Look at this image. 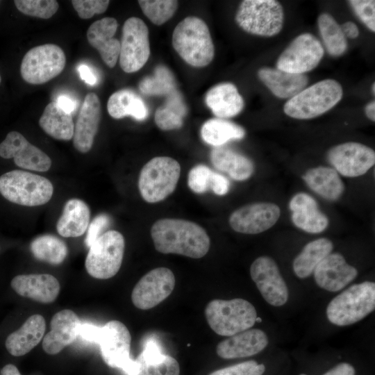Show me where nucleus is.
Wrapping results in <instances>:
<instances>
[{
	"label": "nucleus",
	"mask_w": 375,
	"mask_h": 375,
	"mask_svg": "<svg viewBox=\"0 0 375 375\" xmlns=\"http://www.w3.org/2000/svg\"><path fill=\"white\" fill-rule=\"evenodd\" d=\"M317 24L323 43L332 56L342 55L347 49V42L341 26L328 13L321 14Z\"/></svg>",
	"instance_id": "39"
},
{
	"label": "nucleus",
	"mask_w": 375,
	"mask_h": 375,
	"mask_svg": "<svg viewBox=\"0 0 375 375\" xmlns=\"http://www.w3.org/2000/svg\"><path fill=\"white\" fill-rule=\"evenodd\" d=\"M30 250L38 260L52 265L62 263L68 253L65 242L51 234L35 238L31 243Z\"/></svg>",
	"instance_id": "38"
},
{
	"label": "nucleus",
	"mask_w": 375,
	"mask_h": 375,
	"mask_svg": "<svg viewBox=\"0 0 375 375\" xmlns=\"http://www.w3.org/2000/svg\"><path fill=\"white\" fill-rule=\"evenodd\" d=\"M107 110L115 119L131 116L141 121L148 115L144 101L135 92L128 89H122L111 94L108 100Z\"/></svg>",
	"instance_id": "33"
},
{
	"label": "nucleus",
	"mask_w": 375,
	"mask_h": 375,
	"mask_svg": "<svg viewBox=\"0 0 375 375\" xmlns=\"http://www.w3.org/2000/svg\"><path fill=\"white\" fill-rule=\"evenodd\" d=\"M1 74H0V83H1Z\"/></svg>",
	"instance_id": "58"
},
{
	"label": "nucleus",
	"mask_w": 375,
	"mask_h": 375,
	"mask_svg": "<svg viewBox=\"0 0 375 375\" xmlns=\"http://www.w3.org/2000/svg\"><path fill=\"white\" fill-rule=\"evenodd\" d=\"M342 95V88L338 82L333 79L322 80L290 99L283 110L288 116L295 119L315 118L334 107Z\"/></svg>",
	"instance_id": "3"
},
{
	"label": "nucleus",
	"mask_w": 375,
	"mask_h": 375,
	"mask_svg": "<svg viewBox=\"0 0 375 375\" xmlns=\"http://www.w3.org/2000/svg\"><path fill=\"white\" fill-rule=\"evenodd\" d=\"M204 312L211 329L219 335L228 337L249 329L257 317L254 306L239 298L212 300Z\"/></svg>",
	"instance_id": "5"
},
{
	"label": "nucleus",
	"mask_w": 375,
	"mask_h": 375,
	"mask_svg": "<svg viewBox=\"0 0 375 375\" xmlns=\"http://www.w3.org/2000/svg\"><path fill=\"white\" fill-rule=\"evenodd\" d=\"M151 235L158 251L192 258L204 256L210 244L209 236L201 226L185 219H159L153 224Z\"/></svg>",
	"instance_id": "1"
},
{
	"label": "nucleus",
	"mask_w": 375,
	"mask_h": 375,
	"mask_svg": "<svg viewBox=\"0 0 375 375\" xmlns=\"http://www.w3.org/2000/svg\"><path fill=\"white\" fill-rule=\"evenodd\" d=\"M300 375H307V374H301Z\"/></svg>",
	"instance_id": "59"
},
{
	"label": "nucleus",
	"mask_w": 375,
	"mask_h": 375,
	"mask_svg": "<svg viewBox=\"0 0 375 375\" xmlns=\"http://www.w3.org/2000/svg\"><path fill=\"white\" fill-rule=\"evenodd\" d=\"M230 188L229 181L223 175L212 172L209 189L217 195L226 194Z\"/></svg>",
	"instance_id": "48"
},
{
	"label": "nucleus",
	"mask_w": 375,
	"mask_h": 375,
	"mask_svg": "<svg viewBox=\"0 0 375 375\" xmlns=\"http://www.w3.org/2000/svg\"><path fill=\"white\" fill-rule=\"evenodd\" d=\"M353 10L362 22L372 31H375V1L372 0H351Z\"/></svg>",
	"instance_id": "46"
},
{
	"label": "nucleus",
	"mask_w": 375,
	"mask_h": 375,
	"mask_svg": "<svg viewBox=\"0 0 375 375\" xmlns=\"http://www.w3.org/2000/svg\"><path fill=\"white\" fill-rule=\"evenodd\" d=\"M56 102L67 113L72 115L76 109V102L68 96L60 95L57 98Z\"/></svg>",
	"instance_id": "52"
},
{
	"label": "nucleus",
	"mask_w": 375,
	"mask_h": 375,
	"mask_svg": "<svg viewBox=\"0 0 375 375\" xmlns=\"http://www.w3.org/2000/svg\"><path fill=\"white\" fill-rule=\"evenodd\" d=\"M212 170L206 165H198L188 174L189 188L195 193L201 194L209 190Z\"/></svg>",
	"instance_id": "43"
},
{
	"label": "nucleus",
	"mask_w": 375,
	"mask_h": 375,
	"mask_svg": "<svg viewBox=\"0 0 375 375\" xmlns=\"http://www.w3.org/2000/svg\"><path fill=\"white\" fill-rule=\"evenodd\" d=\"M250 275L264 299L274 306H281L288 299V286L275 261L263 256L250 267Z\"/></svg>",
	"instance_id": "16"
},
{
	"label": "nucleus",
	"mask_w": 375,
	"mask_h": 375,
	"mask_svg": "<svg viewBox=\"0 0 375 375\" xmlns=\"http://www.w3.org/2000/svg\"><path fill=\"white\" fill-rule=\"evenodd\" d=\"M303 178L312 191L329 201L338 200L344 190L338 173L331 167L319 166L310 169Z\"/></svg>",
	"instance_id": "32"
},
{
	"label": "nucleus",
	"mask_w": 375,
	"mask_h": 375,
	"mask_svg": "<svg viewBox=\"0 0 375 375\" xmlns=\"http://www.w3.org/2000/svg\"><path fill=\"white\" fill-rule=\"evenodd\" d=\"M39 125L47 134L56 140H70L73 138L74 124L72 115L65 112L56 101L47 105Z\"/></svg>",
	"instance_id": "34"
},
{
	"label": "nucleus",
	"mask_w": 375,
	"mask_h": 375,
	"mask_svg": "<svg viewBox=\"0 0 375 375\" xmlns=\"http://www.w3.org/2000/svg\"><path fill=\"white\" fill-rule=\"evenodd\" d=\"M210 160L216 169L227 173L235 181L248 179L254 171L249 158L224 146L216 147L211 151Z\"/></svg>",
	"instance_id": "30"
},
{
	"label": "nucleus",
	"mask_w": 375,
	"mask_h": 375,
	"mask_svg": "<svg viewBox=\"0 0 375 375\" xmlns=\"http://www.w3.org/2000/svg\"><path fill=\"white\" fill-rule=\"evenodd\" d=\"M14 3L23 14L46 19L51 18L59 7L56 0H15Z\"/></svg>",
	"instance_id": "42"
},
{
	"label": "nucleus",
	"mask_w": 375,
	"mask_h": 375,
	"mask_svg": "<svg viewBox=\"0 0 375 375\" xmlns=\"http://www.w3.org/2000/svg\"><path fill=\"white\" fill-rule=\"evenodd\" d=\"M101 332V327L86 323L81 324L78 335L87 341L98 343Z\"/></svg>",
	"instance_id": "49"
},
{
	"label": "nucleus",
	"mask_w": 375,
	"mask_h": 375,
	"mask_svg": "<svg viewBox=\"0 0 375 375\" xmlns=\"http://www.w3.org/2000/svg\"><path fill=\"white\" fill-rule=\"evenodd\" d=\"M72 4L80 18L88 19L95 14L103 13L108 8V0H72Z\"/></svg>",
	"instance_id": "44"
},
{
	"label": "nucleus",
	"mask_w": 375,
	"mask_h": 375,
	"mask_svg": "<svg viewBox=\"0 0 375 375\" xmlns=\"http://www.w3.org/2000/svg\"><path fill=\"white\" fill-rule=\"evenodd\" d=\"M340 26L345 37L354 39L359 35L358 26L352 22H347Z\"/></svg>",
	"instance_id": "53"
},
{
	"label": "nucleus",
	"mask_w": 375,
	"mask_h": 375,
	"mask_svg": "<svg viewBox=\"0 0 375 375\" xmlns=\"http://www.w3.org/2000/svg\"><path fill=\"white\" fill-rule=\"evenodd\" d=\"M327 159L334 169L346 177L365 174L375 163V152L358 142H348L329 149Z\"/></svg>",
	"instance_id": "15"
},
{
	"label": "nucleus",
	"mask_w": 375,
	"mask_h": 375,
	"mask_svg": "<svg viewBox=\"0 0 375 375\" xmlns=\"http://www.w3.org/2000/svg\"><path fill=\"white\" fill-rule=\"evenodd\" d=\"M90 219V210L86 203L78 199H71L65 203L62 214L57 222V231L65 238L79 237L86 231Z\"/></svg>",
	"instance_id": "31"
},
{
	"label": "nucleus",
	"mask_w": 375,
	"mask_h": 375,
	"mask_svg": "<svg viewBox=\"0 0 375 375\" xmlns=\"http://www.w3.org/2000/svg\"><path fill=\"white\" fill-rule=\"evenodd\" d=\"M258 76L276 97L281 99H291L306 88L308 83L305 74L268 67L260 68Z\"/></svg>",
	"instance_id": "27"
},
{
	"label": "nucleus",
	"mask_w": 375,
	"mask_h": 375,
	"mask_svg": "<svg viewBox=\"0 0 375 375\" xmlns=\"http://www.w3.org/2000/svg\"><path fill=\"white\" fill-rule=\"evenodd\" d=\"M131 343L130 332L122 322L112 320L101 326L98 344L104 362L111 367L121 369L126 375L134 363L130 357Z\"/></svg>",
	"instance_id": "13"
},
{
	"label": "nucleus",
	"mask_w": 375,
	"mask_h": 375,
	"mask_svg": "<svg viewBox=\"0 0 375 375\" xmlns=\"http://www.w3.org/2000/svg\"><path fill=\"white\" fill-rule=\"evenodd\" d=\"M280 215L279 207L273 203H254L235 210L229 217V224L236 232L258 234L272 227Z\"/></svg>",
	"instance_id": "18"
},
{
	"label": "nucleus",
	"mask_w": 375,
	"mask_h": 375,
	"mask_svg": "<svg viewBox=\"0 0 375 375\" xmlns=\"http://www.w3.org/2000/svg\"><path fill=\"white\" fill-rule=\"evenodd\" d=\"M202 139L207 144L220 147L231 140H240L245 135L244 129L232 122L221 118L206 121L201 129Z\"/></svg>",
	"instance_id": "36"
},
{
	"label": "nucleus",
	"mask_w": 375,
	"mask_h": 375,
	"mask_svg": "<svg viewBox=\"0 0 375 375\" xmlns=\"http://www.w3.org/2000/svg\"><path fill=\"white\" fill-rule=\"evenodd\" d=\"M101 117V102L94 92L85 96L74 125L73 144L81 153L88 152L93 144Z\"/></svg>",
	"instance_id": "19"
},
{
	"label": "nucleus",
	"mask_w": 375,
	"mask_h": 375,
	"mask_svg": "<svg viewBox=\"0 0 375 375\" xmlns=\"http://www.w3.org/2000/svg\"><path fill=\"white\" fill-rule=\"evenodd\" d=\"M284 14L282 6L274 0H245L240 5L235 21L244 31L272 37L282 29Z\"/></svg>",
	"instance_id": "8"
},
{
	"label": "nucleus",
	"mask_w": 375,
	"mask_h": 375,
	"mask_svg": "<svg viewBox=\"0 0 375 375\" xmlns=\"http://www.w3.org/2000/svg\"><path fill=\"white\" fill-rule=\"evenodd\" d=\"M206 105L217 118H229L239 114L244 108V100L235 85L222 83L213 86L206 94Z\"/></svg>",
	"instance_id": "29"
},
{
	"label": "nucleus",
	"mask_w": 375,
	"mask_h": 375,
	"mask_svg": "<svg viewBox=\"0 0 375 375\" xmlns=\"http://www.w3.org/2000/svg\"><path fill=\"white\" fill-rule=\"evenodd\" d=\"M53 187L47 178L23 170H12L0 176V194L8 201L25 206L47 203Z\"/></svg>",
	"instance_id": "6"
},
{
	"label": "nucleus",
	"mask_w": 375,
	"mask_h": 375,
	"mask_svg": "<svg viewBox=\"0 0 375 375\" xmlns=\"http://www.w3.org/2000/svg\"><path fill=\"white\" fill-rule=\"evenodd\" d=\"M45 329L46 322L42 315L30 316L19 329L6 338L7 351L14 356L26 354L42 340Z\"/></svg>",
	"instance_id": "28"
},
{
	"label": "nucleus",
	"mask_w": 375,
	"mask_h": 375,
	"mask_svg": "<svg viewBox=\"0 0 375 375\" xmlns=\"http://www.w3.org/2000/svg\"><path fill=\"white\" fill-rule=\"evenodd\" d=\"M0 157L13 158L18 167L36 172L48 171L51 166V160L47 153L15 131L9 132L0 143Z\"/></svg>",
	"instance_id": "17"
},
{
	"label": "nucleus",
	"mask_w": 375,
	"mask_h": 375,
	"mask_svg": "<svg viewBox=\"0 0 375 375\" xmlns=\"http://www.w3.org/2000/svg\"><path fill=\"white\" fill-rule=\"evenodd\" d=\"M172 72L165 65H158L152 76H146L139 83L140 90L147 95H168L176 90Z\"/></svg>",
	"instance_id": "40"
},
{
	"label": "nucleus",
	"mask_w": 375,
	"mask_h": 375,
	"mask_svg": "<svg viewBox=\"0 0 375 375\" xmlns=\"http://www.w3.org/2000/svg\"><path fill=\"white\" fill-rule=\"evenodd\" d=\"M372 89V91H373V94H374L375 93V85H374V83H373Z\"/></svg>",
	"instance_id": "57"
},
{
	"label": "nucleus",
	"mask_w": 375,
	"mask_h": 375,
	"mask_svg": "<svg viewBox=\"0 0 375 375\" xmlns=\"http://www.w3.org/2000/svg\"><path fill=\"white\" fill-rule=\"evenodd\" d=\"M124 247V238L119 232L103 233L90 247L85 262L88 273L97 279L114 276L121 267Z\"/></svg>",
	"instance_id": "9"
},
{
	"label": "nucleus",
	"mask_w": 375,
	"mask_h": 375,
	"mask_svg": "<svg viewBox=\"0 0 375 375\" xmlns=\"http://www.w3.org/2000/svg\"><path fill=\"white\" fill-rule=\"evenodd\" d=\"M175 283L174 274L169 269H153L144 275L136 283L131 293V301L139 309H151L171 294Z\"/></svg>",
	"instance_id": "14"
},
{
	"label": "nucleus",
	"mask_w": 375,
	"mask_h": 375,
	"mask_svg": "<svg viewBox=\"0 0 375 375\" xmlns=\"http://www.w3.org/2000/svg\"><path fill=\"white\" fill-rule=\"evenodd\" d=\"M110 218L106 214H100L96 216L88 226L85 238V244L90 247L93 242L103 233L102 232L109 226Z\"/></svg>",
	"instance_id": "47"
},
{
	"label": "nucleus",
	"mask_w": 375,
	"mask_h": 375,
	"mask_svg": "<svg viewBox=\"0 0 375 375\" xmlns=\"http://www.w3.org/2000/svg\"><path fill=\"white\" fill-rule=\"evenodd\" d=\"M268 344L265 333L260 329H247L220 342L217 355L224 359L249 357L262 351Z\"/></svg>",
	"instance_id": "25"
},
{
	"label": "nucleus",
	"mask_w": 375,
	"mask_h": 375,
	"mask_svg": "<svg viewBox=\"0 0 375 375\" xmlns=\"http://www.w3.org/2000/svg\"><path fill=\"white\" fill-rule=\"evenodd\" d=\"M375 308V283L365 281L353 284L334 297L326 308L332 324L348 326L365 318Z\"/></svg>",
	"instance_id": "4"
},
{
	"label": "nucleus",
	"mask_w": 375,
	"mask_h": 375,
	"mask_svg": "<svg viewBox=\"0 0 375 375\" xmlns=\"http://www.w3.org/2000/svg\"><path fill=\"white\" fill-rule=\"evenodd\" d=\"M172 45L188 64L202 67L213 59L215 49L206 24L197 17H188L175 27Z\"/></svg>",
	"instance_id": "2"
},
{
	"label": "nucleus",
	"mask_w": 375,
	"mask_h": 375,
	"mask_svg": "<svg viewBox=\"0 0 375 375\" xmlns=\"http://www.w3.org/2000/svg\"><path fill=\"white\" fill-rule=\"evenodd\" d=\"M256 322H262V319H261L260 317H257L256 319Z\"/></svg>",
	"instance_id": "56"
},
{
	"label": "nucleus",
	"mask_w": 375,
	"mask_h": 375,
	"mask_svg": "<svg viewBox=\"0 0 375 375\" xmlns=\"http://www.w3.org/2000/svg\"><path fill=\"white\" fill-rule=\"evenodd\" d=\"M180 367L173 357L162 353L154 339H148L138 357L134 360L129 375H179Z\"/></svg>",
	"instance_id": "23"
},
{
	"label": "nucleus",
	"mask_w": 375,
	"mask_h": 375,
	"mask_svg": "<svg viewBox=\"0 0 375 375\" xmlns=\"http://www.w3.org/2000/svg\"><path fill=\"white\" fill-rule=\"evenodd\" d=\"M65 62V54L59 46L49 43L34 47L22 60L21 76L30 84H42L59 75Z\"/></svg>",
	"instance_id": "10"
},
{
	"label": "nucleus",
	"mask_w": 375,
	"mask_h": 375,
	"mask_svg": "<svg viewBox=\"0 0 375 375\" xmlns=\"http://www.w3.org/2000/svg\"><path fill=\"white\" fill-rule=\"evenodd\" d=\"M0 375H21V374L15 365L8 364L1 369Z\"/></svg>",
	"instance_id": "54"
},
{
	"label": "nucleus",
	"mask_w": 375,
	"mask_h": 375,
	"mask_svg": "<svg viewBox=\"0 0 375 375\" xmlns=\"http://www.w3.org/2000/svg\"><path fill=\"white\" fill-rule=\"evenodd\" d=\"M144 14L156 25L168 21L175 13L178 1L174 0H139Z\"/></svg>",
	"instance_id": "41"
},
{
	"label": "nucleus",
	"mask_w": 375,
	"mask_h": 375,
	"mask_svg": "<svg viewBox=\"0 0 375 375\" xmlns=\"http://www.w3.org/2000/svg\"><path fill=\"white\" fill-rule=\"evenodd\" d=\"M323 375H355V369L349 363L342 362L337 365Z\"/></svg>",
	"instance_id": "51"
},
{
	"label": "nucleus",
	"mask_w": 375,
	"mask_h": 375,
	"mask_svg": "<svg viewBox=\"0 0 375 375\" xmlns=\"http://www.w3.org/2000/svg\"><path fill=\"white\" fill-rule=\"evenodd\" d=\"M118 23L113 17H104L93 22L87 31L89 44L96 49L103 61L110 68L119 56L120 42L114 38Z\"/></svg>",
	"instance_id": "24"
},
{
	"label": "nucleus",
	"mask_w": 375,
	"mask_h": 375,
	"mask_svg": "<svg viewBox=\"0 0 375 375\" xmlns=\"http://www.w3.org/2000/svg\"><path fill=\"white\" fill-rule=\"evenodd\" d=\"M292 221L299 228L309 233H319L328 225V219L319 208L315 199L308 194H296L290 200Z\"/></svg>",
	"instance_id": "26"
},
{
	"label": "nucleus",
	"mask_w": 375,
	"mask_h": 375,
	"mask_svg": "<svg viewBox=\"0 0 375 375\" xmlns=\"http://www.w3.org/2000/svg\"><path fill=\"white\" fill-rule=\"evenodd\" d=\"M81 324L78 317L72 310L56 312L51 319V331L42 340L44 351L50 355L60 352L76 340Z\"/></svg>",
	"instance_id": "21"
},
{
	"label": "nucleus",
	"mask_w": 375,
	"mask_h": 375,
	"mask_svg": "<svg viewBox=\"0 0 375 375\" xmlns=\"http://www.w3.org/2000/svg\"><path fill=\"white\" fill-rule=\"evenodd\" d=\"M265 370L263 364L249 360L214 371L209 375H262Z\"/></svg>",
	"instance_id": "45"
},
{
	"label": "nucleus",
	"mask_w": 375,
	"mask_h": 375,
	"mask_svg": "<svg viewBox=\"0 0 375 375\" xmlns=\"http://www.w3.org/2000/svg\"><path fill=\"white\" fill-rule=\"evenodd\" d=\"M10 285L17 294L43 303L54 301L60 290L57 278L48 274L18 275Z\"/></svg>",
	"instance_id": "22"
},
{
	"label": "nucleus",
	"mask_w": 375,
	"mask_h": 375,
	"mask_svg": "<svg viewBox=\"0 0 375 375\" xmlns=\"http://www.w3.org/2000/svg\"><path fill=\"white\" fill-rule=\"evenodd\" d=\"M333 248L332 242L325 238L308 242L293 261L294 274L300 278L308 277Z\"/></svg>",
	"instance_id": "35"
},
{
	"label": "nucleus",
	"mask_w": 375,
	"mask_h": 375,
	"mask_svg": "<svg viewBox=\"0 0 375 375\" xmlns=\"http://www.w3.org/2000/svg\"><path fill=\"white\" fill-rule=\"evenodd\" d=\"M319 40L310 33L295 38L282 52L276 68L293 74H303L315 69L324 56Z\"/></svg>",
	"instance_id": "12"
},
{
	"label": "nucleus",
	"mask_w": 375,
	"mask_h": 375,
	"mask_svg": "<svg viewBox=\"0 0 375 375\" xmlns=\"http://www.w3.org/2000/svg\"><path fill=\"white\" fill-rule=\"evenodd\" d=\"M77 70L81 78L87 84L93 86L97 83V78L88 65L85 64L79 65Z\"/></svg>",
	"instance_id": "50"
},
{
	"label": "nucleus",
	"mask_w": 375,
	"mask_h": 375,
	"mask_svg": "<svg viewBox=\"0 0 375 375\" xmlns=\"http://www.w3.org/2000/svg\"><path fill=\"white\" fill-rule=\"evenodd\" d=\"M313 273L318 286L329 292H338L355 279L358 270L349 265L342 254L331 253Z\"/></svg>",
	"instance_id": "20"
},
{
	"label": "nucleus",
	"mask_w": 375,
	"mask_h": 375,
	"mask_svg": "<svg viewBox=\"0 0 375 375\" xmlns=\"http://www.w3.org/2000/svg\"><path fill=\"white\" fill-rule=\"evenodd\" d=\"M181 174L179 163L172 158L155 157L142 168L138 187L143 199L156 203L167 198L175 190Z\"/></svg>",
	"instance_id": "7"
},
{
	"label": "nucleus",
	"mask_w": 375,
	"mask_h": 375,
	"mask_svg": "<svg viewBox=\"0 0 375 375\" xmlns=\"http://www.w3.org/2000/svg\"><path fill=\"white\" fill-rule=\"evenodd\" d=\"M187 114V107L182 95L176 90L167 96L165 103L155 113V122L164 131L180 128Z\"/></svg>",
	"instance_id": "37"
},
{
	"label": "nucleus",
	"mask_w": 375,
	"mask_h": 375,
	"mask_svg": "<svg viewBox=\"0 0 375 375\" xmlns=\"http://www.w3.org/2000/svg\"><path fill=\"white\" fill-rule=\"evenodd\" d=\"M150 55L149 30L138 17L127 19L122 28L120 42L119 65L124 72L133 73L140 70Z\"/></svg>",
	"instance_id": "11"
},
{
	"label": "nucleus",
	"mask_w": 375,
	"mask_h": 375,
	"mask_svg": "<svg viewBox=\"0 0 375 375\" xmlns=\"http://www.w3.org/2000/svg\"><path fill=\"white\" fill-rule=\"evenodd\" d=\"M365 114L369 119L375 121V102L374 101L369 103L365 107Z\"/></svg>",
	"instance_id": "55"
}]
</instances>
